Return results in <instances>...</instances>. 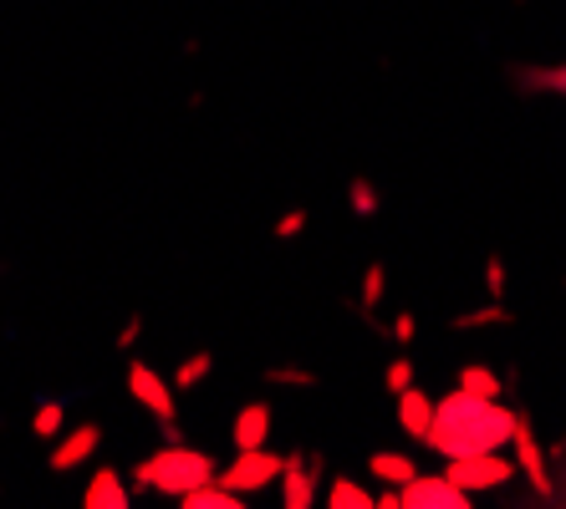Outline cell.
I'll use <instances>...</instances> for the list:
<instances>
[{"instance_id": "cell-1", "label": "cell", "mask_w": 566, "mask_h": 509, "mask_svg": "<svg viewBox=\"0 0 566 509\" xmlns=\"http://www.w3.org/2000/svg\"><path fill=\"white\" fill-rule=\"evenodd\" d=\"M515 407H505L501 397H474V392L454 388L444 403H434V423L423 433V444L439 458L460 454H485V448H505L515 433Z\"/></svg>"}, {"instance_id": "cell-2", "label": "cell", "mask_w": 566, "mask_h": 509, "mask_svg": "<svg viewBox=\"0 0 566 509\" xmlns=\"http://www.w3.org/2000/svg\"><path fill=\"white\" fill-rule=\"evenodd\" d=\"M214 458L210 454H195V448L185 444H169V448H158V454L138 458V469H133V489H154V495H189V489H199V484H210L214 479Z\"/></svg>"}, {"instance_id": "cell-3", "label": "cell", "mask_w": 566, "mask_h": 509, "mask_svg": "<svg viewBox=\"0 0 566 509\" xmlns=\"http://www.w3.org/2000/svg\"><path fill=\"white\" fill-rule=\"evenodd\" d=\"M444 474L460 484L464 495H490V489H505V484L515 479V458H505L501 448L460 454V458H444Z\"/></svg>"}, {"instance_id": "cell-4", "label": "cell", "mask_w": 566, "mask_h": 509, "mask_svg": "<svg viewBox=\"0 0 566 509\" xmlns=\"http://www.w3.org/2000/svg\"><path fill=\"white\" fill-rule=\"evenodd\" d=\"M281 469H286V458L261 444V448H240L214 479H220L224 489H235V495H261V489H271V484L281 479Z\"/></svg>"}, {"instance_id": "cell-5", "label": "cell", "mask_w": 566, "mask_h": 509, "mask_svg": "<svg viewBox=\"0 0 566 509\" xmlns=\"http://www.w3.org/2000/svg\"><path fill=\"white\" fill-rule=\"evenodd\" d=\"M128 392L158 418V428L169 433V444H179V397H174V382H164L148 362L128 367Z\"/></svg>"}, {"instance_id": "cell-6", "label": "cell", "mask_w": 566, "mask_h": 509, "mask_svg": "<svg viewBox=\"0 0 566 509\" xmlns=\"http://www.w3.org/2000/svg\"><path fill=\"white\" fill-rule=\"evenodd\" d=\"M511 444H515V469L531 479V495L536 499H552L556 495V479H552V454L541 448L536 428H531V418L521 413L515 418V433H511Z\"/></svg>"}, {"instance_id": "cell-7", "label": "cell", "mask_w": 566, "mask_h": 509, "mask_svg": "<svg viewBox=\"0 0 566 509\" xmlns=\"http://www.w3.org/2000/svg\"><path fill=\"white\" fill-rule=\"evenodd\" d=\"M398 495H403V509H470L474 505V495H464L449 474H413Z\"/></svg>"}, {"instance_id": "cell-8", "label": "cell", "mask_w": 566, "mask_h": 509, "mask_svg": "<svg viewBox=\"0 0 566 509\" xmlns=\"http://www.w3.org/2000/svg\"><path fill=\"white\" fill-rule=\"evenodd\" d=\"M316 479H322V464L316 454H286V469H281V505L286 509H312L316 505Z\"/></svg>"}, {"instance_id": "cell-9", "label": "cell", "mask_w": 566, "mask_h": 509, "mask_svg": "<svg viewBox=\"0 0 566 509\" xmlns=\"http://www.w3.org/2000/svg\"><path fill=\"white\" fill-rule=\"evenodd\" d=\"M97 444H103V428H97V423H82V428H72L62 444H56L52 469H56V474H72L77 464H87V458L97 454Z\"/></svg>"}, {"instance_id": "cell-10", "label": "cell", "mask_w": 566, "mask_h": 509, "mask_svg": "<svg viewBox=\"0 0 566 509\" xmlns=\"http://www.w3.org/2000/svg\"><path fill=\"white\" fill-rule=\"evenodd\" d=\"M82 505L87 509H128L133 505V484H123L118 469H97L82 489Z\"/></svg>"}, {"instance_id": "cell-11", "label": "cell", "mask_w": 566, "mask_h": 509, "mask_svg": "<svg viewBox=\"0 0 566 509\" xmlns=\"http://www.w3.org/2000/svg\"><path fill=\"white\" fill-rule=\"evenodd\" d=\"M429 423H434V397L419 388H403L398 392V428L409 433V438H423L429 433Z\"/></svg>"}, {"instance_id": "cell-12", "label": "cell", "mask_w": 566, "mask_h": 509, "mask_svg": "<svg viewBox=\"0 0 566 509\" xmlns=\"http://www.w3.org/2000/svg\"><path fill=\"white\" fill-rule=\"evenodd\" d=\"M265 433H271V407H265V403H245L235 413V423H230V438H235V448H261Z\"/></svg>"}, {"instance_id": "cell-13", "label": "cell", "mask_w": 566, "mask_h": 509, "mask_svg": "<svg viewBox=\"0 0 566 509\" xmlns=\"http://www.w3.org/2000/svg\"><path fill=\"white\" fill-rule=\"evenodd\" d=\"M179 505L185 509H245L251 499L235 495V489H224L220 479H210V484H199V489H189V495H179Z\"/></svg>"}, {"instance_id": "cell-14", "label": "cell", "mask_w": 566, "mask_h": 509, "mask_svg": "<svg viewBox=\"0 0 566 509\" xmlns=\"http://www.w3.org/2000/svg\"><path fill=\"white\" fill-rule=\"evenodd\" d=\"M368 469L378 474L382 484H394V489H403V484H409L413 474H419V464H413L409 454H394V448H382V454H373V458H368Z\"/></svg>"}, {"instance_id": "cell-15", "label": "cell", "mask_w": 566, "mask_h": 509, "mask_svg": "<svg viewBox=\"0 0 566 509\" xmlns=\"http://www.w3.org/2000/svg\"><path fill=\"white\" fill-rule=\"evenodd\" d=\"M460 388L474 392V397H501L505 382H501V372H490L485 362H470V367H460Z\"/></svg>"}, {"instance_id": "cell-16", "label": "cell", "mask_w": 566, "mask_h": 509, "mask_svg": "<svg viewBox=\"0 0 566 509\" xmlns=\"http://www.w3.org/2000/svg\"><path fill=\"white\" fill-rule=\"evenodd\" d=\"M347 204H353L357 220H373V214L382 210V194H378V183L368 179V173H357L353 183H347Z\"/></svg>"}, {"instance_id": "cell-17", "label": "cell", "mask_w": 566, "mask_h": 509, "mask_svg": "<svg viewBox=\"0 0 566 509\" xmlns=\"http://www.w3.org/2000/svg\"><path fill=\"white\" fill-rule=\"evenodd\" d=\"M480 327H511V311H505L501 300H485V306L454 316V331H480Z\"/></svg>"}, {"instance_id": "cell-18", "label": "cell", "mask_w": 566, "mask_h": 509, "mask_svg": "<svg viewBox=\"0 0 566 509\" xmlns=\"http://www.w3.org/2000/svg\"><path fill=\"white\" fill-rule=\"evenodd\" d=\"M327 509H373V495L357 479H332L327 484Z\"/></svg>"}, {"instance_id": "cell-19", "label": "cell", "mask_w": 566, "mask_h": 509, "mask_svg": "<svg viewBox=\"0 0 566 509\" xmlns=\"http://www.w3.org/2000/svg\"><path fill=\"white\" fill-rule=\"evenodd\" d=\"M210 367H214L210 352H189L185 362H179V372H174V388H199V382L210 378Z\"/></svg>"}, {"instance_id": "cell-20", "label": "cell", "mask_w": 566, "mask_h": 509, "mask_svg": "<svg viewBox=\"0 0 566 509\" xmlns=\"http://www.w3.org/2000/svg\"><path fill=\"white\" fill-rule=\"evenodd\" d=\"M62 423H66V407L62 403H41L36 413H31V433H36V438H56V433H62Z\"/></svg>"}, {"instance_id": "cell-21", "label": "cell", "mask_w": 566, "mask_h": 509, "mask_svg": "<svg viewBox=\"0 0 566 509\" xmlns=\"http://www.w3.org/2000/svg\"><path fill=\"white\" fill-rule=\"evenodd\" d=\"M521 82L536 92H562L566 97V66H536V72H521Z\"/></svg>"}, {"instance_id": "cell-22", "label": "cell", "mask_w": 566, "mask_h": 509, "mask_svg": "<svg viewBox=\"0 0 566 509\" xmlns=\"http://www.w3.org/2000/svg\"><path fill=\"white\" fill-rule=\"evenodd\" d=\"M382 296H388V271H382V265L373 261L368 271H363V311H373V306H378Z\"/></svg>"}, {"instance_id": "cell-23", "label": "cell", "mask_w": 566, "mask_h": 509, "mask_svg": "<svg viewBox=\"0 0 566 509\" xmlns=\"http://www.w3.org/2000/svg\"><path fill=\"white\" fill-rule=\"evenodd\" d=\"M413 378H419V372H413V362L409 357H398V362H388V372H382V382H388V392H403V388H413Z\"/></svg>"}, {"instance_id": "cell-24", "label": "cell", "mask_w": 566, "mask_h": 509, "mask_svg": "<svg viewBox=\"0 0 566 509\" xmlns=\"http://www.w3.org/2000/svg\"><path fill=\"white\" fill-rule=\"evenodd\" d=\"M485 290H490V300H505V255H490L485 261Z\"/></svg>"}, {"instance_id": "cell-25", "label": "cell", "mask_w": 566, "mask_h": 509, "mask_svg": "<svg viewBox=\"0 0 566 509\" xmlns=\"http://www.w3.org/2000/svg\"><path fill=\"white\" fill-rule=\"evenodd\" d=\"M302 230H306V210H286L276 220V240H296Z\"/></svg>"}, {"instance_id": "cell-26", "label": "cell", "mask_w": 566, "mask_h": 509, "mask_svg": "<svg viewBox=\"0 0 566 509\" xmlns=\"http://www.w3.org/2000/svg\"><path fill=\"white\" fill-rule=\"evenodd\" d=\"M265 378H271V382H296V388H312V382H316L306 367H271Z\"/></svg>"}, {"instance_id": "cell-27", "label": "cell", "mask_w": 566, "mask_h": 509, "mask_svg": "<svg viewBox=\"0 0 566 509\" xmlns=\"http://www.w3.org/2000/svg\"><path fill=\"white\" fill-rule=\"evenodd\" d=\"M413 337H419V321H413V311H403V316L394 321V341H398V347H409Z\"/></svg>"}, {"instance_id": "cell-28", "label": "cell", "mask_w": 566, "mask_h": 509, "mask_svg": "<svg viewBox=\"0 0 566 509\" xmlns=\"http://www.w3.org/2000/svg\"><path fill=\"white\" fill-rule=\"evenodd\" d=\"M138 331H144V316H128V321L118 327V337H113V341H118V352H128L133 341H138Z\"/></svg>"}, {"instance_id": "cell-29", "label": "cell", "mask_w": 566, "mask_h": 509, "mask_svg": "<svg viewBox=\"0 0 566 509\" xmlns=\"http://www.w3.org/2000/svg\"><path fill=\"white\" fill-rule=\"evenodd\" d=\"M562 464H566V458H562ZM556 489H566V474H562V484H556Z\"/></svg>"}]
</instances>
